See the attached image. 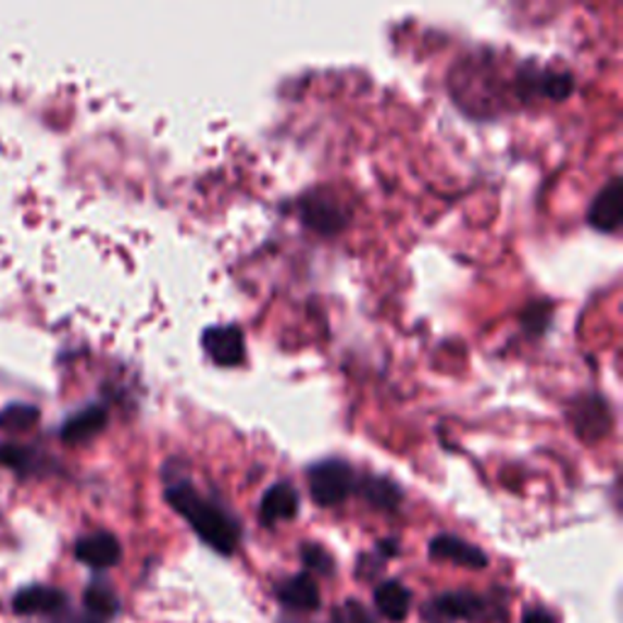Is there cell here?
Returning <instances> with one entry per match:
<instances>
[{"instance_id":"obj_1","label":"cell","mask_w":623,"mask_h":623,"mask_svg":"<svg viewBox=\"0 0 623 623\" xmlns=\"http://www.w3.org/2000/svg\"><path fill=\"white\" fill-rule=\"evenodd\" d=\"M166 502L173 512L188 521L202 544L217 550L220 556H232L237 550L241 538L239 521L224 512L217 502L202 497L188 479H176L166 487Z\"/></svg>"},{"instance_id":"obj_2","label":"cell","mask_w":623,"mask_h":623,"mask_svg":"<svg viewBox=\"0 0 623 623\" xmlns=\"http://www.w3.org/2000/svg\"><path fill=\"white\" fill-rule=\"evenodd\" d=\"M356 483H359V475L353 465L341 458H326L308 470L310 495L320 507L341 504L346 497L356 493Z\"/></svg>"},{"instance_id":"obj_3","label":"cell","mask_w":623,"mask_h":623,"mask_svg":"<svg viewBox=\"0 0 623 623\" xmlns=\"http://www.w3.org/2000/svg\"><path fill=\"white\" fill-rule=\"evenodd\" d=\"M298 217L308 229L322 234V237H334L349 224V210L341 205V200L334 192L312 190L298 200Z\"/></svg>"},{"instance_id":"obj_4","label":"cell","mask_w":623,"mask_h":623,"mask_svg":"<svg viewBox=\"0 0 623 623\" xmlns=\"http://www.w3.org/2000/svg\"><path fill=\"white\" fill-rule=\"evenodd\" d=\"M568 416L575 434L587 444H595L599 438L609 436L611 426H614V412H611L609 400L597 393L580 395L577 400L570 404Z\"/></svg>"},{"instance_id":"obj_5","label":"cell","mask_w":623,"mask_h":623,"mask_svg":"<svg viewBox=\"0 0 623 623\" xmlns=\"http://www.w3.org/2000/svg\"><path fill=\"white\" fill-rule=\"evenodd\" d=\"M575 90V78L568 71H553V68H536V66H521L516 74V94L519 98H550V100H565Z\"/></svg>"},{"instance_id":"obj_6","label":"cell","mask_w":623,"mask_h":623,"mask_svg":"<svg viewBox=\"0 0 623 623\" xmlns=\"http://www.w3.org/2000/svg\"><path fill=\"white\" fill-rule=\"evenodd\" d=\"M202 349L222 367H237L247 359V339L237 324L208 326L202 334Z\"/></svg>"},{"instance_id":"obj_7","label":"cell","mask_w":623,"mask_h":623,"mask_svg":"<svg viewBox=\"0 0 623 623\" xmlns=\"http://www.w3.org/2000/svg\"><path fill=\"white\" fill-rule=\"evenodd\" d=\"M623 220V196H621V178H611L605 188L597 192L587 210L589 227L597 232L614 234L621 227Z\"/></svg>"},{"instance_id":"obj_8","label":"cell","mask_w":623,"mask_h":623,"mask_svg":"<svg viewBox=\"0 0 623 623\" xmlns=\"http://www.w3.org/2000/svg\"><path fill=\"white\" fill-rule=\"evenodd\" d=\"M428 556L436 560H446V563L461 565L468 570H485L489 565V558L483 548L468 540L458 538L453 534H441L428 544Z\"/></svg>"},{"instance_id":"obj_9","label":"cell","mask_w":623,"mask_h":623,"mask_svg":"<svg viewBox=\"0 0 623 623\" xmlns=\"http://www.w3.org/2000/svg\"><path fill=\"white\" fill-rule=\"evenodd\" d=\"M74 553L78 563H84L94 570H108L120 563L122 546L115 536L108 534V531H96V534H88L76 540Z\"/></svg>"},{"instance_id":"obj_10","label":"cell","mask_w":623,"mask_h":623,"mask_svg":"<svg viewBox=\"0 0 623 623\" xmlns=\"http://www.w3.org/2000/svg\"><path fill=\"white\" fill-rule=\"evenodd\" d=\"M432 611L446 621H487L489 607L475 591H444L436 597Z\"/></svg>"},{"instance_id":"obj_11","label":"cell","mask_w":623,"mask_h":623,"mask_svg":"<svg viewBox=\"0 0 623 623\" xmlns=\"http://www.w3.org/2000/svg\"><path fill=\"white\" fill-rule=\"evenodd\" d=\"M68 605V599L59 587L49 585H29L23 587L13 597V609L20 616H39V614H59Z\"/></svg>"},{"instance_id":"obj_12","label":"cell","mask_w":623,"mask_h":623,"mask_svg":"<svg viewBox=\"0 0 623 623\" xmlns=\"http://www.w3.org/2000/svg\"><path fill=\"white\" fill-rule=\"evenodd\" d=\"M300 512V495L290 483H278L265 489L259 514L265 526H275L281 521H290Z\"/></svg>"},{"instance_id":"obj_13","label":"cell","mask_w":623,"mask_h":623,"mask_svg":"<svg viewBox=\"0 0 623 623\" xmlns=\"http://www.w3.org/2000/svg\"><path fill=\"white\" fill-rule=\"evenodd\" d=\"M108 424V410L103 404H90L86 410L76 412L74 416H68L64 424H61V441L64 444H86L90 438L103 432Z\"/></svg>"},{"instance_id":"obj_14","label":"cell","mask_w":623,"mask_h":623,"mask_svg":"<svg viewBox=\"0 0 623 623\" xmlns=\"http://www.w3.org/2000/svg\"><path fill=\"white\" fill-rule=\"evenodd\" d=\"M275 597H278L285 607L298 611L320 609V587H316L310 572H300V575L278 582V585H275Z\"/></svg>"},{"instance_id":"obj_15","label":"cell","mask_w":623,"mask_h":623,"mask_svg":"<svg viewBox=\"0 0 623 623\" xmlns=\"http://www.w3.org/2000/svg\"><path fill=\"white\" fill-rule=\"evenodd\" d=\"M356 493H359L367 504L375 509H383V512H395L404 499L400 485L381 475L359 477V483H356Z\"/></svg>"},{"instance_id":"obj_16","label":"cell","mask_w":623,"mask_h":623,"mask_svg":"<svg viewBox=\"0 0 623 623\" xmlns=\"http://www.w3.org/2000/svg\"><path fill=\"white\" fill-rule=\"evenodd\" d=\"M373 599H375L377 611H381L385 619H390L393 623H402L407 614H410L412 595L402 582H397V580L383 582V585L375 587Z\"/></svg>"},{"instance_id":"obj_17","label":"cell","mask_w":623,"mask_h":623,"mask_svg":"<svg viewBox=\"0 0 623 623\" xmlns=\"http://www.w3.org/2000/svg\"><path fill=\"white\" fill-rule=\"evenodd\" d=\"M84 607L94 616H115L120 611V599L115 589L105 585V582H94L84 591Z\"/></svg>"},{"instance_id":"obj_18","label":"cell","mask_w":623,"mask_h":623,"mask_svg":"<svg viewBox=\"0 0 623 623\" xmlns=\"http://www.w3.org/2000/svg\"><path fill=\"white\" fill-rule=\"evenodd\" d=\"M39 419V410L33 404L17 402V404H8L3 412H0V428L5 432H25V428L35 426Z\"/></svg>"},{"instance_id":"obj_19","label":"cell","mask_w":623,"mask_h":623,"mask_svg":"<svg viewBox=\"0 0 623 623\" xmlns=\"http://www.w3.org/2000/svg\"><path fill=\"white\" fill-rule=\"evenodd\" d=\"M550 304L544 302V300H538V302H531L528 308L524 310V314H521V324H524V329L528 334H544L546 332V326L550 322Z\"/></svg>"},{"instance_id":"obj_20","label":"cell","mask_w":623,"mask_h":623,"mask_svg":"<svg viewBox=\"0 0 623 623\" xmlns=\"http://www.w3.org/2000/svg\"><path fill=\"white\" fill-rule=\"evenodd\" d=\"M302 563L308 570L320 572V575H332L334 572V558L329 556V550L322 548L320 544L302 546Z\"/></svg>"},{"instance_id":"obj_21","label":"cell","mask_w":623,"mask_h":623,"mask_svg":"<svg viewBox=\"0 0 623 623\" xmlns=\"http://www.w3.org/2000/svg\"><path fill=\"white\" fill-rule=\"evenodd\" d=\"M0 463L20 470V473H29L35 465L33 451H27L25 446H0Z\"/></svg>"},{"instance_id":"obj_22","label":"cell","mask_w":623,"mask_h":623,"mask_svg":"<svg viewBox=\"0 0 623 623\" xmlns=\"http://www.w3.org/2000/svg\"><path fill=\"white\" fill-rule=\"evenodd\" d=\"M344 616H346V623H375L371 619V614L365 611V607H361L359 601H346Z\"/></svg>"},{"instance_id":"obj_23","label":"cell","mask_w":623,"mask_h":623,"mask_svg":"<svg viewBox=\"0 0 623 623\" xmlns=\"http://www.w3.org/2000/svg\"><path fill=\"white\" fill-rule=\"evenodd\" d=\"M521 623H558V621L544 609H531V611H526L524 621H521Z\"/></svg>"},{"instance_id":"obj_24","label":"cell","mask_w":623,"mask_h":623,"mask_svg":"<svg viewBox=\"0 0 623 623\" xmlns=\"http://www.w3.org/2000/svg\"><path fill=\"white\" fill-rule=\"evenodd\" d=\"M377 548H381L383 558H395L397 550H400V548H397V540H383V544L377 546Z\"/></svg>"},{"instance_id":"obj_25","label":"cell","mask_w":623,"mask_h":623,"mask_svg":"<svg viewBox=\"0 0 623 623\" xmlns=\"http://www.w3.org/2000/svg\"><path fill=\"white\" fill-rule=\"evenodd\" d=\"M57 623H100L94 616H61Z\"/></svg>"}]
</instances>
